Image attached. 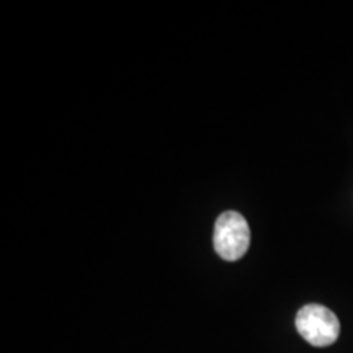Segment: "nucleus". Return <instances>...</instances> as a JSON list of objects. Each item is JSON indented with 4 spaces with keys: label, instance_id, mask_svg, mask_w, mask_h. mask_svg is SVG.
I'll return each mask as SVG.
<instances>
[{
    "label": "nucleus",
    "instance_id": "1",
    "mask_svg": "<svg viewBox=\"0 0 353 353\" xmlns=\"http://www.w3.org/2000/svg\"><path fill=\"white\" fill-rule=\"evenodd\" d=\"M213 244L221 259L236 262L250 245V228L245 218L236 211H226L216 219Z\"/></svg>",
    "mask_w": 353,
    "mask_h": 353
},
{
    "label": "nucleus",
    "instance_id": "2",
    "mask_svg": "<svg viewBox=\"0 0 353 353\" xmlns=\"http://www.w3.org/2000/svg\"><path fill=\"white\" fill-rule=\"evenodd\" d=\"M296 329L304 341L314 347H329L339 339L341 322L330 309L321 304H307L299 309Z\"/></svg>",
    "mask_w": 353,
    "mask_h": 353
}]
</instances>
